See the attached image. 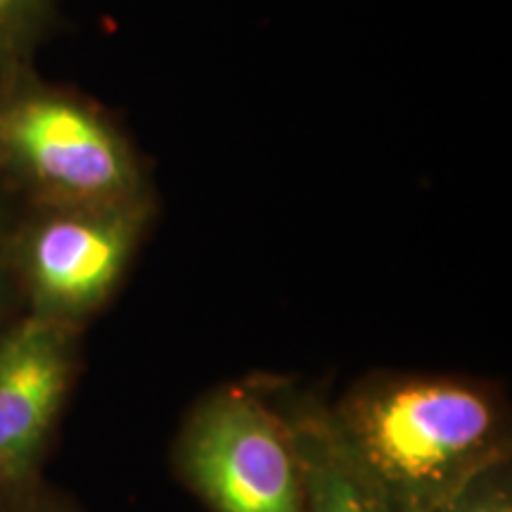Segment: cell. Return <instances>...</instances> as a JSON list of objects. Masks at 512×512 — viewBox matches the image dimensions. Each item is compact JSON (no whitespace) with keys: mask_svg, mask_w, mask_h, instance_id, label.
<instances>
[{"mask_svg":"<svg viewBox=\"0 0 512 512\" xmlns=\"http://www.w3.org/2000/svg\"><path fill=\"white\" fill-rule=\"evenodd\" d=\"M330 422L389 512H432L512 458L510 403L460 375L373 373L328 403Z\"/></svg>","mask_w":512,"mask_h":512,"instance_id":"6da1fadb","label":"cell"},{"mask_svg":"<svg viewBox=\"0 0 512 512\" xmlns=\"http://www.w3.org/2000/svg\"><path fill=\"white\" fill-rule=\"evenodd\" d=\"M171 465L207 512H309L302 453L271 380L202 394L178 427Z\"/></svg>","mask_w":512,"mask_h":512,"instance_id":"7a4b0ae2","label":"cell"},{"mask_svg":"<svg viewBox=\"0 0 512 512\" xmlns=\"http://www.w3.org/2000/svg\"><path fill=\"white\" fill-rule=\"evenodd\" d=\"M155 197L34 204L12 228L10 268L27 313L86 330L124 285L155 221Z\"/></svg>","mask_w":512,"mask_h":512,"instance_id":"3957f363","label":"cell"},{"mask_svg":"<svg viewBox=\"0 0 512 512\" xmlns=\"http://www.w3.org/2000/svg\"><path fill=\"white\" fill-rule=\"evenodd\" d=\"M0 166L34 204H119L152 197L126 133L72 93L22 86L0 105Z\"/></svg>","mask_w":512,"mask_h":512,"instance_id":"277c9868","label":"cell"},{"mask_svg":"<svg viewBox=\"0 0 512 512\" xmlns=\"http://www.w3.org/2000/svg\"><path fill=\"white\" fill-rule=\"evenodd\" d=\"M83 330L24 313L0 330V482L43 475L81 373Z\"/></svg>","mask_w":512,"mask_h":512,"instance_id":"5b68a950","label":"cell"},{"mask_svg":"<svg viewBox=\"0 0 512 512\" xmlns=\"http://www.w3.org/2000/svg\"><path fill=\"white\" fill-rule=\"evenodd\" d=\"M271 387L302 453L309 512H389L339 444L328 401L316 394L280 389L275 380Z\"/></svg>","mask_w":512,"mask_h":512,"instance_id":"8992f818","label":"cell"},{"mask_svg":"<svg viewBox=\"0 0 512 512\" xmlns=\"http://www.w3.org/2000/svg\"><path fill=\"white\" fill-rule=\"evenodd\" d=\"M53 0H0V64L10 67L27 53Z\"/></svg>","mask_w":512,"mask_h":512,"instance_id":"52a82bcc","label":"cell"},{"mask_svg":"<svg viewBox=\"0 0 512 512\" xmlns=\"http://www.w3.org/2000/svg\"><path fill=\"white\" fill-rule=\"evenodd\" d=\"M432 512H512V458L486 470Z\"/></svg>","mask_w":512,"mask_h":512,"instance_id":"ba28073f","label":"cell"},{"mask_svg":"<svg viewBox=\"0 0 512 512\" xmlns=\"http://www.w3.org/2000/svg\"><path fill=\"white\" fill-rule=\"evenodd\" d=\"M0 512H81V508L46 475H36L0 482Z\"/></svg>","mask_w":512,"mask_h":512,"instance_id":"9c48e42d","label":"cell"},{"mask_svg":"<svg viewBox=\"0 0 512 512\" xmlns=\"http://www.w3.org/2000/svg\"><path fill=\"white\" fill-rule=\"evenodd\" d=\"M10 238H12V228L5 221L3 211H0V294L8 285H15L12 280V268H10Z\"/></svg>","mask_w":512,"mask_h":512,"instance_id":"30bf717a","label":"cell"}]
</instances>
